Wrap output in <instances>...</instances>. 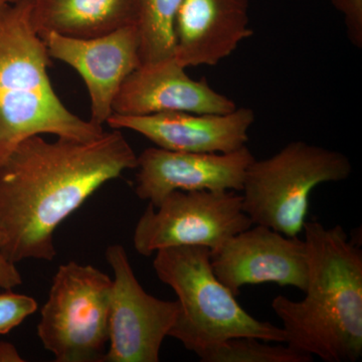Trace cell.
<instances>
[{
    "mask_svg": "<svg viewBox=\"0 0 362 362\" xmlns=\"http://www.w3.org/2000/svg\"><path fill=\"white\" fill-rule=\"evenodd\" d=\"M112 108L113 113L124 116L168 112L226 114L237 105L204 81L190 78L173 58L138 66L124 81Z\"/></svg>",
    "mask_w": 362,
    "mask_h": 362,
    "instance_id": "13",
    "label": "cell"
},
{
    "mask_svg": "<svg viewBox=\"0 0 362 362\" xmlns=\"http://www.w3.org/2000/svg\"><path fill=\"white\" fill-rule=\"evenodd\" d=\"M112 279L69 262L52 278L37 337L57 362H103L109 343Z\"/></svg>",
    "mask_w": 362,
    "mask_h": 362,
    "instance_id": "6",
    "label": "cell"
},
{
    "mask_svg": "<svg viewBox=\"0 0 362 362\" xmlns=\"http://www.w3.org/2000/svg\"><path fill=\"white\" fill-rule=\"evenodd\" d=\"M106 259L114 278L103 362H158L162 343L177 318V300L158 299L145 291L121 245L107 247Z\"/></svg>",
    "mask_w": 362,
    "mask_h": 362,
    "instance_id": "8",
    "label": "cell"
},
{
    "mask_svg": "<svg viewBox=\"0 0 362 362\" xmlns=\"http://www.w3.org/2000/svg\"><path fill=\"white\" fill-rule=\"evenodd\" d=\"M307 285L301 301L279 295L272 309L286 344L325 362L362 356V251L341 226L306 221Z\"/></svg>",
    "mask_w": 362,
    "mask_h": 362,
    "instance_id": "2",
    "label": "cell"
},
{
    "mask_svg": "<svg viewBox=\"0 0 362 362\" xmlns=\"http://www.w3.org/2000/svg\"><path fill=\"white\" fill-rule=\"evenodd\" d=\"M30 11V0H0V165L30 136L90 141L105 132L71 113L54 92L47 74L51 58Z\"/></svg>",
    "mask_w": 362,
    "mask_h": 362,
    "instance_id": "3",
    "label": "cell"
},
{
    "mask_svg": "<svg viewBox=\"0 0 362 362\" xmlns=\"http://www.w3.org/2000/svg\"><path fill=\"white\" fill-rule=\"evenodd\" d=\"M251 108L226 114L168 112L145 116L113 113L107 123L113 129L139 133L159 148L194 153H228L247 146L255 123Z\"/></svg>",
    "mask_w": 362,
    "mask_h": 362,
    "instance_id": "12",
    "label": "cell"
},
{
    "mask_svg": "<svg viewBox=\"0 0 362 362\" xmlns=\"http://www.w3.org/2000/svg\"><path fill=\"white\" fill-rule=\"evenodd\" d=\"M202 362H311L313 356L289 345H272L255 337L230 338L199 354Z\"/></svg>",
    "mask_w": 362,
    "mask_h": 362,
    "instance_id": "17",
    "label": "cell"
},
{
    "mask_svg": "<svg viewBox=\"0 0 362 362\" xmlns=\"http://www.w3.org/2000/svg\"><path fill=\"white\" fill-rule=\"evenodd\" d=\"M114 130L90 141L30 136L0 165V235L9 261H52L58 226L105 183L137 168L134 150Z\"/></svg>",
    "mask_w": 362,
    "mask_h": 362,
    "instance_id": "1",
    "label": "cell"
},
{
    "mask_svg": "<svg viewBox=\"0 0 362 362\" xmlns=\"http://www.w3.org/2000/svg\"><path fill=\"white\" fill-rule=\"evenodd\" d=\"M20 352L11 343L0 342V362H23Z\"/></svg>",
    "mask_w": 362,
    "mask_h": 362,
    "instance_id": "21",
    "label": "cell"
},
{
    "mask_svg": "<svg viewBox=\"0 0 362 362\" xmlns=\"http://www.w3.org/2000/svg\"><path fill=\"white\" fill-rule=\"evenodd\" d=\"M247 146L228 153H194L151 147L137 156L135 192L153 206L173 192H240L250 164Z\"/></svg>",
    "mask_w": 362,
    "mask_h": 362,
    "instance_id": "11",
    "label": "cell"
},
{
    "mask_svg": "<svg viewBox=\"0 0 362 362\" xmlns=\"http://www.w3.org/2000/svg\"><path fill=\"white\" fill-rule=\"evenodd\" d=\"M39 308L33 297L7 290L0 294V335L11 332Z\"/></svg>",
    "mask_w": 362,
    "mask_h": 362,
    "instance_id": "18",
    "label": "cell"
},
{
    "mask_svg": "<svg viewBox=\"0 0 362 362\" xmlns=\"http://www.w3.org/2000/svg\"><path fill=\"white\" fill-rule=\"evenodd\" d=\"M153 268L177 296L180 311L169 337L197 356L230 338L285 343L282 327L247 313L213 270L211 250L178 246L158 250Z\"/></svg>",
    "mask_w": 362,
    "mask_h": 362,
    "instance_id": "4",
    "label": "cell"
},
{
    "mask_svg": "<svg viewBox=\"0 0 362 362\" xmlns=\"http://www.w3.org/2000/svg\"><path fill=\"white\" fill-rule=\"evenodd\" d=\"M49 58L59 59L78 71L84 80L90 102V121L107 123L113 114L117 93L140 65L139 35L136 25L90 39L42 35Z\"/></svg>",
    "mask_w": 362,
    "mask_h": 362,
    "instance_id": "10",
    "label": "cell"
},
{
    "mask_svg": "<svg viewBox=\"0 0 362 362\" xmlns=\"http://www.w3.org/2000/svg\"><path fill=\"white\" fill-rule=\"evenodd\" d=\"M6 1L14 2V1H16V0H6Z\"/></svg>",
    "mask_w": 362,
    "mask_h": 362,
    "instance_id": "22",
    "label": "cell"
},
{
    "mask_svg": "<svg viewBox=\"0 0 362 362\" xmlns=\"http://www.w3.org/2000/svg\"><path fill=\"white\" fill-rule=\"evenodd\" d=\"M33 30L90 39L135 25L133 0H30Z\"/></svg>",
    "mask_w": 362,
    "mask_h": 362,
    "instance_id": "15",
    "label": "cell"
},
{
    "mask_svg": "<svg viewBox=\"0 0 362 362\" xmlns=\"http://www.w3.org/2000/svg\"><path fill=\"white\" fill-rule=\"evenodd\" d=\"M23 284V277L16 264L9 261L2 252V239L0 235V289L13 290Z\"/></svg>",
    "mask_w": 362,
    "mask_h": 362,
    "instance_id": "20",
    "label": "cell"
},
{
    "mask_svg": "<svg viewBox=\"0 0 362 362\" xmlns=\"http://www.w3.org/2000/svg\"><path fill=\"white\" fill-rule=\"evenodd\" d=\"M351 173V162L341 152L292 141L250 164L240 190L243 209L252 225L298 237L306 223L312 192L323 183L349 180Z\"/></svg>",
    "mask_w": 362,
    "mask_h": 362,
    "instance_id": "5",
    "label": "cell"
},
{
    "mask_svg": "<svg viewBox=\"0 0 362 362\" xmlns=\"http://www.w3.org/2000/svg\"><path fill=\"white\" fill-rule=\"evenodd\" d=\"M218 280L239 296L246 285L275 283L305 291L307 252L305 240L256 225L233 235L211 251Z\"/></svg>",
    "mask_w": 362,
    "mask_h": 362,
    "instance_id": "9",
    "label": "cell"
},
{
    "mask_svg": "<svg viewBox=\"0 0 362 362\" xmlns=\"http://www.w3.org/2000/svg\"><path fill=\"white\" fill-rule=\"evenodd\" d=\"M332 6L344 16L347 35L357 47L362 45V0H330Z\"/></svg>",
    "mask_w": 362,
    "mask_h": 362,
    "instance_id": "19",
    "label": "cell"
},
{
    "mask_svg": "<svg viewBox=\"0 0 362 362\" xmlns=\"http://www.w3.org/2000/svg\"><path fill=\"white\" fill-rule=\"evenodd\" d=\"M182 0H133L141 65L175 58V23Z\"/></svg>",
    "mask_w": 362,
    "mask_h": 362,
    "instance_id": "16",
    "label": "cell"
},
{
    "mask_svg": "<svg viewBox=\"0 0 362 362\" xmlns=\"http://www.w3.org/2000/svg\"><path fill=\"white\" fill-rule=\"evenodd\" d=\"M252 226L237 192H173L157 206L148 204L135 226L133 244L144 257L178 246L214 251Z\"/></svg>",
    "mask_w": 362,
    "mask_h": 362,
    "instance_id": "7",
    "label": "cell"
},
{
    "mask_svg": "<svg viewBox=\"0 0 362 362\" xmlns=\"http://www.w3.org/2000/svg\"><path fill=\"white\" fill-rule=\"evenodd\" d=\"M250 0H182L175 23V59L183 68L214 66L252 35Z\"/></svg>",
    "mask_w": 362,
    "mask_h": 362,
    "instance_id": "14",
    "label": "cell"
}]
</instances>
